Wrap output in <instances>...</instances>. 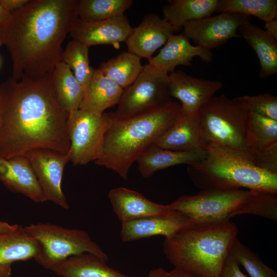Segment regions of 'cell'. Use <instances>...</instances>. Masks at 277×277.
<instances>
[{"label": "cell", "instance_id": "obj_1", "mask_svg": "<svg viewBox=\"0 0 277 277\" xmlns=\"http://www.w3.org/2000/svg\"><path fill=\"white\" fill-rule=\"evenodd\" d=\"M68 114L57 101L52 74L37 80L9 77L0 84V157L36 149L67 154Z\"/></svg>", "mask_w": 277, "mask_h": 277}, {"label": "cell", "instance_id": "obj_2", "mask_svg": "<svg viewBox=\"0 0 277 277\" xmlns=\"http://www.w3.org/2000/svg\"><path fill=\"white\" fill-rule=\"evenodd\" d=\"M78 0H30L0 27L12 63L11 77L37 80L62 62V43L79 17Z\"/></svg>", "mask_w": 277, "mask_h": 277}, {"label": "cell", "instance_id": "obj_3", "mask_svg": "<svg viewBox=\"0 0 277 277\" xmlns=\"http://www.w3.org/2000/svg\"><path fill=\"white\" fill-rule=\"evenodd\" d=\"M180 109V104L170 101L125 118L115 117L110 112L112 122L95 164L127 180L133 163L171 127Z\"/></svg>", "mask_w": 277, "mask_h": 277}, {"label": "cell", "instance_id": "obj_4", "mask_svg": "<svg viewBox=\"0 0 277 277\" xmlns=\"http://www.w3.org/2000/svg\"><path fill=\"white\" fill-rule=\"evenodd\" d=\"M238 232L230 221L196 224L165 238L163 252L174 268L194 277H220Z\"/></svg>", "mask_w": 277, "mask_h": 277}, {"label": "cell", "instance_id": "obj_5", "mask_svg": "<svg viewBox=\"0 0 277 277\" xmlns=\"http://www.w3.org/2000/svg\"><path fill=\"white\" fill-rule=\"evenodd\" d=\"M169 205L197 224L228 221L240 214L277 221V194L248 189L202 190L180 196Z\"/></svg>", "mask_w": 277, "mask_h": 277}, {"label": "cell", "instance_id": "obj_6", "mask_svg": "<svg viewBox=\"0 0 277 277\" xmlns=\"http://www.w3.org/2000/svg\"><path fill=\"white\" fill-rule=\"evenodd\" d=\"M203 160L188 165L194 185L202 190H248L277 194V173L258 168L241 156L214 147Z\"/></svg>", "mask_w": 277, "mask_h": 277}, {"label": "cell", "instance_id": "obj_7", "mask_svg": "<svg viewBox=\"0 0 277 277\" xmlns=\"http://www.w3.org/2000/svg\"><path fill=\"white\" fill-rule=\"evenodd\" d=\"M250 113L242 96H213L196 114L205 149H222L252 164V155L247 141Z\"/></svg>", "mask_w": 277, "mask_h": 277}, {"label": "cell", "instance_id": "obj_8", "mask_svg": "<svg viewBox=\"0 0 277 277\" xmlns=\"http://www.w3.org/2000/svg\"><path fill=\"white\" fill-rule=\"evenodd\" d=\"M24 229L38 242L40 252L35 260L46 269L50 270L69 257L85 252L106 261L108 259L107 254L84 230L65 228L49 223L31 224Z\"/></svg>", "mask_w": 277, "mask_h": 277}, {"label": "cell", "instance_id": "obj_9", "mask_svg": "<svg viewBox=\"0 0 277 277\" xmlns=\"http://www.w3.org/2000/svg\"><path fill=\"white\" fill-rule=\"evenodd\" d=\"M112 120L110 113L96 114L80 109L69 113L68 154L73 165H86L99 157Z\"/></svg>", "mask_w": 277, "mask_h": 277}, {"label": "cell", "instance_id": "obj_10", "mask_svg": "<svg viewBox=\"0 0 277 277\" xmlns=\"http://www.w3.org/2000/svg\"><path fill=\"white\" fill-rule=\"evenodd\" d=\"M169 74L149 64L135 81L124 89L118 107L112 115L116 118L135 115L168 103Z\"/></svg>", "mask_w": 277, "mask_h": 277}, {"label": "cell", "instance_id": "obj_11", "mask_svg": "<svg viewBox=\"0 0 277 277\" xmlns=\"http://www.w3.org/2000/svg\"><path fill=\"white\" fill-rule=\"evenodd\" d=\"M251 20V16L248 15L222 12L188 22L183 28V33L197 46L211 50L230 38L239 37V27Z\"/></svg>", "mask_w": 277, "mask_h": 277}, {"label": "cell", "instance_id": "obj_12", "mask_svg": "<svg viewBox=\"0 0 277 277\" xmlns=\"http://www.w3.org/2000/svg\"><path fill=\"white\" fill-rule=\"evenodd\" d=\"M24 155L29 160L47 200L68 209L69 205L61 186L64 168L70 162L68 154L36 149Z\"/></svg>", "mask_w": 277, "mask_h": 277}, {"label": "cell", "instance_id": "obj_13", "mask_svg": "<svg viewBox=\"0 0 277 277\" xmlns=\"http://www.w3.org/2000/svg\"><path fill=\"white\" fill-rule=\"evenodd\" d=\"M196 224L182 213L172 210L122 223L121 238L124 242L154 235L166 238Z\"/></svg>", "mask_w": 277, "mask_h": 277}, {"label": "cell", "instance_id": "obj_14", "mask_svg": "<svg viewBox=\"0 0 277 277\" xmlns=\"http://www.w3.org/2000/svg\"><path fill=\"white\" fill-rule=\"evenodd\" d=\"M169 94L181 102V110L196 114L199 109L223 86L217 81L199 78L182 70L169 74Z\"/></svg>", "mask_w": 277, "mask_h": 277}, {"label": "cell", "instance_id": "obj_15", "mask_svg": "<svg viewBox=\"0 0 277 277\" xmlns=\"http://www.w3.org/2000/svg\"><path fill=\"white\" fill-rule=\"evenodd\" d=\"M132 27L124 14L101 21H83L79 19L69 34L72 39L88 47L110 45L118 48L125 42Z\"/></svg>", "mask_w": 277, "mask_h": 277}, {"label": "cell", "instance_id": "obj_16", "mask_svg": "<svg viewBox=\"0 0 277 277\" xmlns=\"http://www.w3.org/2000/svg\"><path fill=\"white\" fill-rule=\"evenodd\" d=\"M175 31L163 17L155 13L146 15L127 38L128 51L148 61L153 54L166 43Z\"/></svg>", "mask_w": 277, "mask_h": 277}, {"label": "cell", "instance_id": "obj_17", "mask_svg": "<svg viewBox=\"0 0 277 277\" xmlns=\"http://www.w3.org/2000/svg\"><path fill=\"white\" fill-rule=\"evenodd\" d=\"M183 33L171 35L159 53L149 60V65L168 74L174 71L178 65L190 66L194 57H199L205 63L212 59L210 50L193 46Z\"/></svg>", "mask_w": 277, "mask_h": 277}, {"label": "cell", "instance_id": "obj_18", "mask_svg": "<svg viewBox=\"0 0 277 277\" xmlns=\"http://www.w3.org/2000/svg\"><path fill=\"white\" fill-rule=\"evenodd\" d=\"M0 182L11 191L36 203L47 200L28 159L24 155L6 159L0 157Z\"/></svg>", "mask_w": 277, "mask_h": 277}, {"label": "cell", "instance_id": "obj_19", "mask_svg": "<svg viewBox=\"0 0 277 277\" xmlns=\"http://www.w3.org/2000/svg\"><path fill=\"white\" fill-rule=\"evenodd\" d=\"M155 144L173 151H205L197 115L186 113L180 109L175 122Z\"/></svg>", "mask_w": 277, "mask_h": 277}, {"label": "cell", "instance_id": "obj_20", "mask_svg": "<svg viewBox=\"0 0 277 277\" xmlns=\"http://www.w3.org/2000/svg\"><path fill=\"white\" fill-rule=\"evenodd\" d=\"M108 197L121 223L173 210L169 204L153 202L140 193L123 187L110 190Z\"/></svg>", "mask_w": 277, "mask_h": 277}, {"label": "cell", "instance_id": "obj_21", "mask_svg": "<svg viewBox=\"0 0 277 277\" xmlns=\"http://www.w3.org/2000/svg\"><path fill=\"white\" fill-rule=\"evenodd\" d=\"M39 252L38 242L30 236L21 225L0 235V277H11L14 262L35 260Z\"/></svg>", "mask_w": 277, "mask_h": 277}, {"label": "cell", "instance_id": "obj_22", "mask_svg": "<svg viewBox=\"0 0 277 277\" xmlns=\"http://www.w3.org/2000/svg\"><path fill=\"white\" fill-rule=\"evenodd\" d=\"M124 89L111 79L95 69L93 76L85 89L80 109L102 114L107 109L118 105Z\"/></svg>", "mask_w": 277, "mask_h": 277}, {"label": "cell", "instance_id": "obj_23", "mask_svg": "<svg viewBox=\"0 0 277 277\" xmlns=\"http://www.w3.org/2000/svg\"><path fill=\"white\" fill-rule=\"evenodd\" d=\"M204 151H178L162 148L155 144L147 148L137 159L138 170L144 178L151 177L158 170L180 164L188 165L205 158Z\"/></svg>", "mask_w": 277, "mask_h": 277}, {"label": "cell", "instance_id": "obj_24", "mask_svg": "<svg viewBox=\"0 0 277 277\" xmlns=\"http://www.w3.org/2000/svg\"><path fill=\"white\" fill-rule=\"evenodd\" d=\"M238 32L255 52L260 64L259 77L264 78L277 73V42L251 21L243 24Z\"/></svg>", "mask_w": 277, "mask_h": 277}, {"label": "cell", "instance_id": "obj_25", "mask_svg": "<svg viewBox=\"0 0 277 277\" xmlns=\"http://www.w3.org/2000/svg\"><path fill=\"white\" fill-rule=\"evenodd\" d=\"M106 262L85 252L69 257L53 266L50 270L62 277H131L111 268Z\"/></svg>", "mask_w": 277, "mask_h": 277}, {"label": "cell", "instance_id": "obj_26", "mask_svg": "<svg viewBox=\"0 0 277 277\" xmlns=\"http://www.w3.org/2000/svg\"><path fill=\"white\" fill-rule=\"evenodd\" d=\"M247 141L252 155V164L261 168L266 150L277 144V121L250 112Z\"/></svg>", "mask_w": 277, "mask_h": 277}, {"label": "cell", "instance_id": "obj_27", "mask_svg": "<svg viewBox=\"0 0 277 277\" xmlns=\"http://www.w3.org/2000/svg\"><path fill=\"white\" fill-rule=\"evenodd\" d=\"M163 8V18L175 32L192 21L210 16L216 11L218 0H170Z\"/></svg>", "mask_w": 277, "mask_h": 277}, {"label": "cell", "instance_id": "obj_28", "mask_svg": "<svg viewBox=\"0 0 277 277\" xmlns=\"http://www.w3.org/2000/svg\"><path fill=\"white\" fill-rule=\"evenodd\" d=\"M52 81L60 106L68 113L80 109L85 89L69 67L61 62L54 69Z\"/></svg>", "mask_w": 277, "mask_h": 277}, {"label": "cell", "instance_id": "obj_29", "mask_svg": "<svg viewBox=\"0 0 277 277\" xmlns=\"http://www.w3.org/2000/svg\"><path fill=\"white\" fill-rule=\"evenodd\" d=\"M141 58L128 51H123L107 62L101 63L98 70L125 89L136 79L143 69Z\"/></svg>", "mask_w": 277, "mask_h": 277}, {"label": "cell", "instance_id": "obj_30", "mask_svg": "<svg viewBox=\"0 0 277 277\" xmlns=\"http://www.w3.org/2000/svg\"><path fill=\"white\" fill-rule=\"evenodd\" d=\"M216 12L254 16L265 23L277 18V1L218 0Z\"/></svg>", "mask_w": 277, "mask_h": 277}, {"label": "cell", "instance_id": "obj_31", "mask_svg": "<svg viewBox=\"0 0 277 277\" xmlns=\"http://www.w3.org/2000/svg\"><path fill=\"white\" fill-rule=\"evenodd\" d=\"M132 0H78L79 19L101 21L124 14L130 8Z\"/></svg>", "mask_w": 277, "mask_h": 277}, {"label": "cell", "instance_id": "obj_32", "mask_svg": "<svg viewBox=\"0 0 277 277\" xmlns=\"http://www.w3.org/2000/svg\"><path fill=\"white\" fill-rule=\"evenodd\" d=\"M89 47L72 39L63 50L62 62L65 63L84 89L90 83L95 69L90 65Z\"/></svg>", "mask_w": 277, "mask_h": 277}, {"label": "cell", "instance_id": "obj_33", "mask_svg": "<svg viewBox=\"0 0 277 277\" xmlns=\"http://www.w3.org/2000/svg\"><path fill=\"white\" fill-rule=\"evenodd\" d=\"M246 270L250 277H277L276 272L264 263L252 250L237 238L229 254Z\"/></svg>", "mask_w": 277, "mask_h": 277}, {"label": "cell", "instance_id": "obj_34", "mask_svg": "<svg viewBox=\"0 0 277 277\" xmlns=\"http://www.w3.org/2000/svg\"><path fill=\"white\" fill-rule=\"evenodd\" d=\"M242 97L250 112L277 121L276 96L263 93Z\"/></svg>", "mask_w": 277, "mask_h": 277}, {"label": "cell", "instance_id": "obj_35", "mask_svg": "<svg viewBox=\"0 0 277 277\" xmlns=\"http://www.w3.org/2000/svg\"><path fill=\"white\" fill-rule=\"evenodd\" d=\"M240 266L229 254L225 261L220 277H248L241 271Z\"/></svg>", "mask_w": 277, "mask_h": 277}, {"label": "cell", "instance_id": "obj_36", "mask_svg": "<svg viewBox=\"0 0 277 277\" xmlns=\"http://www.w3.org/2000/svg\"><path fill=\"white\" fill-rule=\"evenodd\" d=\"M30 0H0L1 5L10 13L23 8Z\"/></svg>", "mask_w": 277, "mask_h": 277}, {"label": "cell", "instance_id": "obj_37", "mask_svg": "<svg viewBox=\"0 0 277 277\" xmlns=\"http://www.w3.org/2000/svg\"><path fill=\"white\" fill-rule=\"evenodd\" d=\"M265 30L274 39L277 41V19L265 23Z\"/></svg>", "mask_w": 277, "mask_h": 277}, {"label": "cell", "instance_id": "obj_38", "mask_svg": "<svg viewBox=\"0 0 277 277\" xmlns=\"http://www.w3.org/2000/svg\"><path fill=\"white\" fill-rule=\"evenodd\" d=\"M163 277H194L181 270L173 268L170 271H167Z\"/></svg>", "mask_w": 277, "mask_h": 277}, {"label": "cell", "instance_id": "obj_39", "mask_svg": "<svg viewBox=\"0 0 277 277\" xmlns=\"http://www.w3.org/2000/svg\"><path fill=\"white\" fill-rule=\"evenodd\" d=\"M18 225H10L9 223L0 221V235L15 229Z\"/></svg>", "mask_w": 277, "mask_h": 277}, {"label": "cell", "instance_id": "obj_40", "mask_svg": "<svg viewBox=\"0 0 277 277\" xmlns=\"http://www.w3.org/2000/svg\"><path fill=\"white\" fill-rule=\"evenodd\" d=\"M11 16V14L6 10L0 4V27L9 21Z\"/></svg>", "mask_w": 277, "mask_h": 277}, {"label": "cell", "instance_id": "obj_41", "mask_svg": "<svg viewBox=\"0 0 277 277\" xmlns=\"http://www.w3.org/2000/svg\"><path fill=\"white\" fill-rule=\"evenodd\" d=\"M167 271L162 268H158L152 270L147 277H163Z\"/></svg>", "mask_w": 277, "mask_h": 277}]
</instances>
